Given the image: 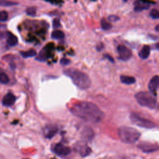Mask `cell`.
Returning a JSON list of instances; mask_svg holds the SVG:
<instances>
[{"mask_svg": "<svg viewBox=\"0 0 159 159\" xmlns=\"http://www.w3.org/2000/svg\"><path fill=\"white\" fill-rule=\"evenodd\" d=\"M149 7V5L146 3H136V6L134 8L135 11L139 12V11H142L144 10L148 9Z\"/></svg>", "mask_w": 159, "mask_h": 159, "instance_id": "obj_16", "label": "cell"}, {"mask_svg": "<svg viewBox=\"0 0 159 159\" xmlns=\"http://www.w3.org/2000/svg\"><path fill=\"white\" fill-rule=\"evenodd\" d=\"M58 132V128L54 124H48L43 129V134L45 138L52 139Z\"/></svg>", "mask_w": 159, "mask_h": 159, "instance_id": "obj_10", "label": "cell"}, {"mask_svg": "<svg viewBox=\"0 0 159 159\" xmlns=\"http://www.w3.org/2000/svg\"><path fill=\"white\" fill-rule=\"evenodd\" d=\"M130 118L133 124L140 128L146 129H152L157 126L156 124L152 121L143 118L136 114H132L131 115Z\"/></svg>", "mask_w": 159, "mask_h": 159, "instance_id": "obj_5", "label": "cell"}, {"mask_svg": "<svg viewBox=\"0 0 159 159\" xmlns=\"http://www.w3.org/2000/svg\"><path fill=\"white\" fill-rule=\"evenodd\" d=\"M18 5L16 3H13L9 1H6V0H0V6H13Z\"/></svg>", "mask_w": 159, "mask_h": 159, "instance_id": "obj_22", "label": "cell"}, {"mask_svg": "<svg viewBox=\"0 0 159 159\" xmlns=\"http://www.w3.org/2000/svg\"><path fill=\"white\" fill-rule=\"evenodd\" d=\"M10 82V78L8 75L5 73H0V82L3 84H7Z\"/></svg>", "mask_w": 159, "mask_h": 159, "instance_id": "obj_21", "label": "cell"}, {"mask_svg": "<svg viewBox=\"0 0 159 159\" xmlns=\"http://www.w3.org/2000/svg\"><path fill=\"white\" fill-rule=\"evenodd\" d=\"M52 151L59 156H66L70 153L71 149L70 147L62 144H56L52 147Z\"/></svg>", "mask_w": 159, "mask_h": 159, "instance_id": "obj_7", "label": "cell"}, {"mask_svg": "<svg viewBox=\"0 0 159 159\" xmlns=\"http://www.w3.org/2000/svg\"><path fill=\"white\" fill-rule=\"evenodd\" d=\"M137 103L142 107L154 109L157 106V99L150 92L141 91L135 95Z\"/></svg>", "mask_w": 159, "mask_h": 159, "instance_id": "obj_4", "label": "cell"}, {"mask_svg": "<svg viewBox=\"0 0 159 159\" xmlns=\"http://www.w3.org/2000/svg\"><path fill=\"white\" fill-rule=\"evenodd\" d=\"M123 1H124V2H127L128 0H123Z\"/></svg>", "mask_w": 159, "mask_h": 159, "instance_id": "obj_32", "label": "cell"}, {"mask_svg": "<svg viewBox=\"0 0 159 159\" xmlns=\"http://www.w3.org/2000/svg\"><path fill=\"white\" fill-rule=\"evenodd\" d=\"M26 13L31 16H35L36 15V10L35 8L31 7L26 10Z\"/></svg>", "mask_w": 159, "mask_h": 159, "instance_id": "obj_24", "label": "cell"}, {"mask_svg": "<svg viewBox=\"0 0 159 159\" xmlns=\"http://www.w3.org/2000/svg\"><path fill=\"white\" fill-rule=\"evenodd\" d=\"M120 139L126 144H134L140 137V133L136 129L128 126H122L118 129Z\"/></svg>", "mask_w": 159, "mask_h": 159, "instance_id": "obj_3", "label": "cell"}, {"mask_svg": "<svg viewBox=\"0 0 159 159\" xmlns=\"http://www.w3.org/2000/svg\"><path fill=\"white\" fill-rule=\"evenodd\" d=\"M118 52L119 55V58L122 61H128L132 57V52L127 47L123 45H120L118 47Z\"/></svg>", "mask_w": 159, "mask_h": 159, "instance_id": "obj_9", "label": "cell"}, {"mask_svg": "<svg viewBox=\"0 0 159 159\" xmlns=\"http://www.w3.org/2000/svg\"><path fill=\"white\" fill-rule=\"evenodd\" d=\"M82 137L85 141H91L94 137V132L89 127L85 128L82 132Z\"/></svg>", "mask_w": 159, "mask_h": 159, "instance_id": "obj_12", "label": "cell"}, {"mask_svg": "<svg viewBox=\"0 0 159 159\" xmlns=\"http://www.w3.org/2000/svg\"><path fill=\"white\" fill-rule=\"evenodd\" d=\"M158 84H159V77L158 75L154 76L149 82V89L152 94H154V93L157 91L158 88Z\"/></svg>", "mask_w": 159, "mask_h": 159, "instance_id": "obj_11", "label": "cell"}, {"mask_svg": "<svg viewBox=\"0 0 159 159\" xmlns=\"http://www.w3.org/2000/svg\"><path fill=\"white\" fill-rule=\"evenodd\" d=\"M101 27L103 28V29L105 30V31H108L110 30L112 28V25L111 23H110L109 22H108L107 20L103 19L101 20Z\"/></svg>", "mask_w": 159, "mask_h": 159, "instance_id": "obj_20", "label": "cell"}, {"mask_svg": "<svg viewBox=\"0 0 159 159\" xmlns=\"http://www.w3.org/2000/svg\"><path fill=\"white\" fill-rule=\"evenodd\" d=\"M21 55L24 58H28V57H34L36 55V50L31 49L27 52H21Z\"/></svg>", "mask_w": 159, "mask_h": 159, "instance_id": "obj_19", "label": "cell"}, {"mask_svg": "<svg viewBox=\"0 0 159 159\" xmlns=\"http://www.w3.org/2000/svg\"><path fill=\"white\" fill-rule=\"evenodd\" d=\"M8 18V13L5 11H0V21H7Z\"/></svg>", "mask_w": 159, "mask_h": 159, "instance_id": "obj_23", "label": "cell"}, {"mask_svg": "<svg viewBox=\"0 0 159 159\" xmlns=\"http://www.w3.org/2000/svg\"><path fill=\"white\" fill-rule=\"evenodd\" d=\"M24 159H27V158H24Z\"/></svg>", "mask_w": 159, "mask_h": 159, "instance_id": "obj_33", "label": "cell"}, {"mask_svg": "<svg viewBox=\"0 0 159 159\" xmlns=\"http://www.w3.org/2000/svg\"><path fill=\"white\" fill-rule=\"evenodd\" d=\"M70 111L74 116L92 123H99L104 116L103 111L97 106L90 102L78 103L71 108Z\"/></svg>", "mask_w": 159, "mask_h": 159, "instance_id": "obj_1", "label": "cell"}, {"mask_svg": "<svg viewBox=\"0 0 159 159\" xmlns=\"http://www.w3.org/2000/svg\"><path fill=\"white\" fill-rule=\"evenodd\" d=\"M142 152L145 153H151L158 150V146L156 144L149 142H142L139 143L137 146Z\"/></svg>", "mask_w": 159, "mask_h": 159, "instance_id": "obj_8", "label": "cell"}, {"mask_svg": "<svg viewBox=\"0 0 159 159\" xmlns=\"http://www.w3.org/2000/svg\"><path fill=\"white\" fill-rule=\"evenodd\" d=\"M18 38L15 36H14L10 33L9 34L8 38L7 40V42L9 45L15 46L18 44Z\"/></svg>", "mask_w": 159, "mask_h": 159, "instance_id": "obj_17", "label": "cell"}, {"mask_svg": "<svg viewBox=\"0 0 159 159\" xmlns=\"http://www.w3.org/2000/svg\"><path fill=\"white\" fill-rule=\"evenodd\" d=\"M150 15L152 18L155 19H157L159 18V13H158V10H152L150 11Z\"/></svg>", "mask_w": 159, "mask_h": 159, "instance_id": "obj_25", "label": "cell"}, {"mask_svg": "<svg viewBox=\"0 0 159 159\" xmlns=\"http://www.w3.org/2000/svg\"><path fill=\"white\" fill-rule=\"evenodd\" d=\"M61 26V23H60V21L59 19H55L53 21V27L54 28H57Z\"/></svg>", "mask_w": 159, "mask_h": 159, "instance_id": "obj_27", "label": "cell"}, {"mask_svg": "<svg viewBox=\"0 0 159 159\" xmlns=\"http://www.w3.org/2000/svg\"><path fill=\"white\" fill-rule=\"evenodd\" d=\"M104 57L106 58V59H108L110 62H114V60H113V59L110 56H109V55H108V54H106V55H104Z\"/></svg>", "mask_w": 159, "mask_h": 159, "instance_id": "obj_29", "label": "cell"}, {"mask_svg": "<svg viewBox=\"0 0 159 159\" xmlns=\"http://www.w3.org/2000/svg\"><path fill=\"white\" fill-rule=\"evenodd\" d=\"M64 73L69 77L74 84L82 90H86L91 85V80L89 77L85 73L77 69H67Z\"/></svg>", "mask_w": 159, "mask_h": 159, "instance_id": "obj_2", "label": "cell"}, {"mask_svg": "<svg viewBox=\"0 0 159 159\" xmlns=\"http://www.w3.org/2000/svg\"><path fill=\"white\" fill-rule=\"evenodd\" d=\"M74 149L82 157H86L91 152V148L83 141L77 142L74 146Z\"/></svg>", "mask_w": 159, "mask_h": 159, "instance_id": "obj_6", "label": "cell"}, {"mask_svg": "<svg viewBox=\"0 0 159 159\" xmlns=\"http://www.w3.org/2000/svg\"><path fill=\"white\" fill-rule=\"evenodd\" d=\"M52 37L53 39H61L64 37L65 35L64 33L59 30H56L53 31L52 33Z\"/></svg>", "mask_w": 159, "mask_h": 159, "instance_id": "obj_18", "label": "cell"}, {"mask_svg": "<svg viewBox=\"0 0 159 159\" xmlns=\"http://www.w3.org/2000/svg\"><path fill=\"white\" fill-rule=\"evenodd\" d=\"M3 37H4V34H3V33L2 32L0 31V39H3Z\"/></svg>", "mask_w": 159, "mask_h": 159, "instance_id": "obj_30", "label": "cell"}, {"mask_svg": "<svg viewBox=\"0 0 159 159\" xmlns=\"http://www.w3.org/2000/svg\"><path fill=\"white\" fill-rule=\"evenodd\" d=\"M121 81L123 83L126 84V85H132L135 83L136 82V79L135 78L132 77H129V76H125V75H122L120 78Z\"/></svg>", "mask_w": 159, "mask_h": 159, "instance_id": "obj_15", "label": "cell"}, {"mask_svg": "<svg viewBox=\"0 0 159 159\" xmlns=\"http://www.w3.org/2000/svg\"><path fill=\"white\" fill-rule=\"evenodd\" d=\"M61 63L62 65H67L69 64L70 61L68 60L67 59H65V58H64V59H62L61 60Z\"/></svg>", "mask_w": 159, "mask_h": 159, "instance_id": "obj_28", "label": "cell"}, {"mask_svg": "<svg viewBox=\"0 0 159 159\" xmlns=\"http://www.w3.org/2000/svg\"><path fill=\"white\" fill-rule=\"evenodd\" d=\"M156 29V31H157V32H158V31H158V25H157V26H156V29Z\"/></svg>", "mask_w": 159, "mask_h": 159, "instance_id": "obj_31", "label": "cell"}, {"mask_svg": "<svg viewBox=\"0 0 159 159\" xmlns=\"http://www.w3.org/2000/svg\"><path fill=\"white\" fill-rule=\"evenodd\" d=\"M150 52V48L148 45H144L140 51L139 56L142 59H146L149 57Z\"/></svg>", "mask_w": 159, "mask_h": 159, "instance_id": "obj_14", "label": "cell"}, {"mask_svg": "<svg viewBox=\"0 0 159 159\" xmlns=\"http://www.w3.org/2000/svg\"><path fill=\"white\" fill-rule=\"evenodd\" d=\"M16 101V97L11 93H8L3 99V104L5 107H11Z\"/></svg>", "mask_w": 159, "mask_h": 159, "instance_id": "obj_13", "label": "cell"}, {"mask_svg": "<svg viewBox=\"0 0 159 159\" xmlns=\"http://www.w3.org/2000/svg\"><path fill=\"white\" fill-rule=\"evenodd\" d=\"M119 19V18L116 15H111L108 17V20L110 22H116Z\"/></svg>", "mask_w": 159, "mask_h": 159, "instance_id": "obj_26", "label": "cell"}]
</instances>
